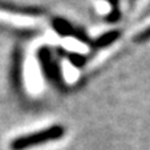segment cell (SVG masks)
I'll return each instance as SVG.
<instances>
[{"mask_svg":"<svg viewBox=\"0 0 150 150\" xmlns=\"http://www.w3.org/2000/svg\"><path fill=\"white\" fill-rule=\"evenodd\" d=\"M0 9L16 15H25V16H39V15L44 13V11L41 8H39V7L20 6V4L7 1V0H0Z\"/></svg>","mask_w":150,"mask_h":150,"instance_id":"obj_5","label":"cell"},{"mask_svg":"<svg viewBox=\"0 0 150 150\" xmlns=\"http://www.w3.org/2000/svg\"><path fill=\"white\" fill-rule=\"evenodd\" d=\"M149 39H150V25L147 27L145 31L139 32V33L136 36V41H138V42L146 41V40H149Z\"/></svg>","mask_w":150,"mask_h":150,"instance_id":"obj_9","label":"cell"},{"mask_svg":"<svg viewBox=\"0 0 150 150\" xmlns=\"http://www.w3.org/2000/svg\"><path fill=\"white\" fill-rule=\"evenodd\" d=\"M68 59L69 61L73 64V65L76 67H82L85 64V56H82V54H79V53H69L68 54Z\"/></svg>","mask_w":150,"mask_h":150,"instance_id":"obj_8","label":"cell"},{"mask_svg":"<svg viewBox=\"0 0 150 150\" xmlns=\"http://www.w3.org/2000/svg\"><path fill=\"white\" fill-rule=\"evenodd\" d=\"M109 3V6H110V13L106 16V20L108 21H117V20L120 19V16H121V13H120V0H106Z\"/></svg>","mask_w":150,"mask_h":150,"instance_id":"obj_7","label":"cell"},{"mask_svg":"<svg viewBox=\"0 0 150 150\" xmlns=\"http://www.w3.org/2000/svg\"><path fill=\"white\" fill-rule=\"evenodd\" d=\"M11 80L16 91H23V51L21 48H15L12 53Z\"/></svg>","mask_w":150,"mask_h":150,"instance_id":"obj_4","label":"cell"},{"mask_svg":"<svg viewBox=\"0 0 150 150\" xmlns=\"http://www.w3.org/2000/svg\"><path fill=\"white\" fill-rule=\"evenodd\" d=\"M37 57H39L40 65H41L45 77L49 81L53 82L54 85H57L59 88H61L62 85H64L61 69H60L59 62L54 60L52 51L48 47H41V48H39V51H37Z\"/></svg>","mask_w":150,"mask_h":150,"instance_id":"obj_2","label":"cell"},{"mask_svg":"<svg viewBox=\"0 0 150 150\" xmlns=\"http://www.w3.org/2000/svg\"><path fill=\"white\" fill-rule=\"evenodd\" d=\"M64 134H65V127L62 125L56 124L45 127V129H41V130L33 132V133L16 137L11 141L9 147H11V150H27L37 146V145L57 141V139L62 138Z\"/></svg>","mask_w":150,"mask_h":150,"instance_id":"obj_1","label":"cell"},{"mask_svg":"<svg viewBox=\"0 0 150 150\" xmlns=\"http://www.w3.org/2000/svg\"><path fill=\"white\" fill-rule=\"evenodd\" d=\"M52 27L53 29L61 36H72L74 39H77L79 41L85 42V44H89L92 45L93 40L88 36V33L84 31V29L79 28V27H74L72 23H69L67 19H62V17H54L52 20Z\"/></svg>","mask_w":150,"mask_h":150,"instance_id":"obj_3","label":"cell"},{"mask_svg":"<svg viewBox=\"0 0 150 150\" xmlns=\"http://www.w3.org/2000/svg\"><path fill=\"white\" fill-rule=\"evenodd\" d=\"M120 35H121L120 31H109V32H106V33L98 36L97 39H94L93 42H92V47H93V48H104V47H108V45H110V44H113V42L118 39Z\"/></svg>","mask_w":150,"mask_h":150,"instance_id":"obj_6","label":"cell"}]
</instances>
